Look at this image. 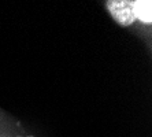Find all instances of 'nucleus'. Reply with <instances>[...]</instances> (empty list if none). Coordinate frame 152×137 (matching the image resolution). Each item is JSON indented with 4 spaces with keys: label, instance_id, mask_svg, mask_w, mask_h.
<instances>
[{
    "label": "nucleus",
    "instance_id": "f257e3e1",
    "mask_svg": "<svg viewBox=\"0 0 152 137\" xmlns=\"http://www.w3.org/2000/svg\"><path fill=\"white\" fill-rule=\"evenodd\" d=\"M107 8L110 11L111 17L121 25L129 26L134 22L136 17L133 14V4L127 0H113L107 3Z\"/></svg>",
    "mask_w": 152,
    "mask_h": 137
},
{
    "label": "nucleus",
    "instance_id": "f03ea898",
    "mask_svg": "<svg viewBox=\"0 0 152 137\" xmlns=\"http://www.w3.org/2000/svg\"><path fill=\"white\" fill-rule=\"evenodd\" d=\"M133 4V14L136 18H138L141 22L151 23L152 21V3L149 0H137L132 1Z\"/></svg>",
    "mask_w": 152,
    "mask_h": 137
}]
</instances>
